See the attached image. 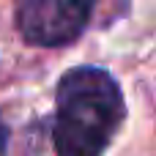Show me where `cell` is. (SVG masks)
<instances>
[{
  "mask_svg": "<svg viewBox=\"0 0 156 156\" xmlns=\"http://www.w3.org/2000/svg\"><path fill=\"white\" fill-rule=\"evenodd\" d=\"M5 151H8V126L0 121V156H5Z\"/></svg>",
  "mask_w": 156,
  "mask_h": 156,
  "instance_id": "3",
  "label": "cell"
},
{
  "mask_svg": "<svg viewBox=\"0 0 156 156\" xmlns=\"http://www.w3.org/2000/svg\"><path fill=\"white\" fill-rule=\"evenodd\" d=\"M123 115V93L110 71L99 66L66 71L55 90L52 140L58 156H101Z\"/></svg>",
  "mask_w": 156,
  "mask_h": 156,
  "instance_id": "1",
  "label": "cell"
},
{
  "mask_svg": "<svg viewBox=\"0 0 156 156\" xmlns=\"http://www.w3.org/2000/svg\"><path fill=\"white\" fill-rule=\"evenodd\" d=\"M96 0H16V30L27 44L63 47L82 36Z\"/></svg>",
  "mask_w": 156,
  "mask_h": 156,
  "instance_id": "2",
  "label": "cell"
}]
</instances>
